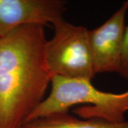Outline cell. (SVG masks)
<instances>
[{
  "label": "cell",
  "instance_id": "6da1fadb",
  "mask_svg": "<svg viewBox=\"0 0 128 128\" xmlns=\"http://www.w3.org/2000/svg\"><path fill=\"white\" fill-rule=\"evenodd\" d=\"M45 27L30 24L0 37V128H22L51 82Z\"/></svg>",
  "mask_w": 128,
  "mask_h": 128
},
{
  "label": "cell",
  "instance_id": "7a4b0ae2",
  "mask_svg": "<svg viewBox=\"0 0 128 128\" xmlns=\"http://www.w3.org/2000/svg\"><path fill=\"white\" fill-rule=\"evenodd\" d=\"M51 90L30 116L28 121L53 114L68 113L75 105L74 113L82 119H100L112 122L125 120L128 112V90L122 93L102 91L92 86L91 80L54 76Z\"/></svg>",
  "mask_w": 128,
  "mask_h": 128
},
{
  "label": "cell",
  "instance_id": "3957f363",
  "mask_svg": "<svg viewBox=\"0 0 128 128\" xmlns=\"http://www.w3.org/2000/svg\"><path fill=\"white\" fill-rule=\"evenodd\" d=\"M54 36L47 40L45 58L51 78L54 76L91 80L93 71L88 30L63 17L52 24Z\"/></svg>",
  "mask_w": 128,
  "mask_h": 128
},
{
  "label": "cell",
  "instance_id": "277c9868",
  "mask_svg": "<svg viewBox=\"0 0 128 128\" xmlns=\"http://www.w3.org/2000/svg\"><path fill=\"white\" fill-rule=\"evenodd\" d=\"M128 0L124 2L105 23L88 30L92 68L95 75L119 73L126 29Z\"/></svg>",
  "mask_w": 128,
  "mask_h": 128
},
{
  "label": "cell",
  "instance_id": "5b68a950",
  "mask_svg": "<svg viewBox=\"0 0 128 128\" xmlns=\"http://www.w3.org/2000/svg\"><path fill=\"white\" fill-rule=\"evenodd\" d=\"M66 5L64 0H0V37L25 25H52Z\"/></svg>",
  "mask_w": 128,
  "mask_h": 128
},
{
  "label": "cell",
  "instance_id": "8992f818",
  "mask_svg": "<svg viewBox=\"0 0 128 128\" xmlns=\"http://www.w3.org/2000/svg\"><path fill=\"white\" fill-rule=\"evenodd\" d=\"M22 128H128V121L112 122L100 119H79L63 113L32 120Z\"/></svg>",
  "mask_w": 128,
  "mask_h": 128
},
{
  "label": "cell",
  "instance_id": "52a82bcc",
  "mask_svg": "<svg viewBox=\"0 0 128 128\" xmlns=\"http://www.w3.org/2000/svg\"><path fill=\"white\" fill-rule=\"evenodd\" d=\"M118 73L124 79L128 81V26H126L124 33L121 64Z\"/></svg>",
  "mask_w": 128,
  "mask_h": 128
}]
</instances>
